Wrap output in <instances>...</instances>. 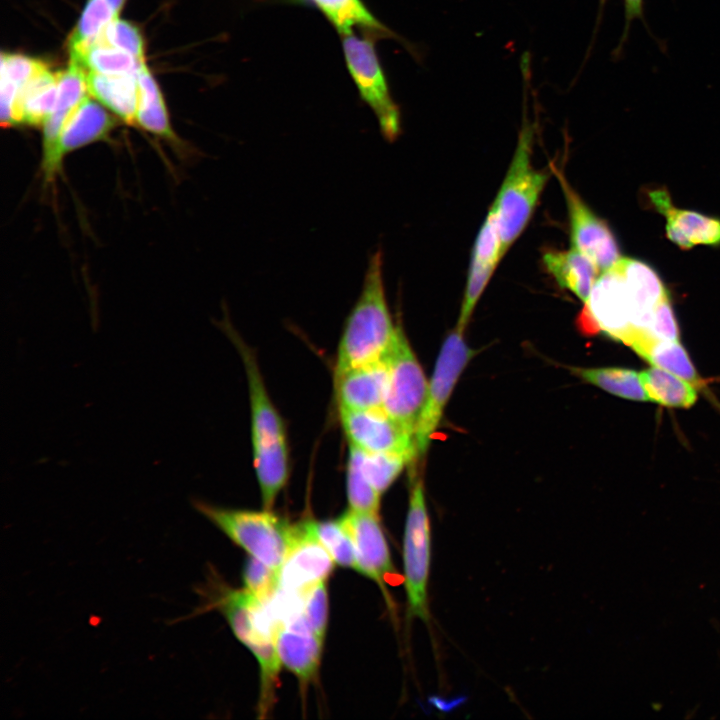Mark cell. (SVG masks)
I'll return each instance as SVG.
<instances>
[{"label":"cell","mask_w":720,"mask_h":720,"mask_svg":"<svg viewBox=\"0 0 720 720\" xmlns=\"http://www.w3.org/2000/svg\"><path fill=\"white\" fill-rule=\"evenodd\" d=\"M119 14L120 11L111 0H87L68 38L69 53L94 41L111 21L119 18Z\"/></svg>","instance_id":"f1b7e54d"},{"label":"cell","mask_w":720,"mask_h":720,"mask_svg":"<svg viewBox=\"0 0 720 720\" xmlns=\"http://www.w3.org/2000/svg\"><path fill=\"white\" fill-rule=\"evenodd\" d=\"M477 354L468 346L463 331L455 327L445 338L432 378L428 384L426 402L415 430L418 457L429 448L433 434L442 419L444 409L469 361Z\"/></svg>","instance_id":"9c48e42d"},{"label":"cell","mask_w":720,"mask_h":720,"mask_svg":"<svg viewBox=\"0 0 720 720\" xmlns=\"http://www.w3.org/2000/svg\"><path fill=\"white\" fill-rule=\"evenodd\" d=\"M535 127L524 118L510 165L491 205L501 241L503 257L528 225L550 173L532 163Z\"/></svg>","instance_id":"277c9868"},{"label":"cell","mask_w":720,"mask_h":720,"mask_svg":"<svg viewBox=\"0 0 720 720\" xmlns=\"http://www.w3.org/2000/svg\"><path fill=\"white\" fill-rule=\"evenodd\" d=\"M346 66L361 99L374 113L383 137L395 141L401 133V113L382 68L375 37L354 32L341 35Z\"/></svg>","instance_id":"8992f818"},{"label":"cell","mask_w":720,"mask_h":720,"mask_svg":"<svg viewBox=\"0 0 720 720\" xmlns=\"http://www.w3.org/2000/svg\"><path fill=\"white\" fill-rule=\"evenodd\" d=\"M543 264L556 283L577 296L583 303L601 274L596 265L574 248L567 250L546 249Z\"/></svg>","instance_id":"44dd1931"},{"label":"cell","mask_w":720,"mask_h":720,"mask_svg":"<svg viewBox=\"0 0 720 720\" xmlns=\"http://www.w3.org/2000/svg\"><path fill=\"white\" fill-rule=\"evenodd\" d=\"M385 291L383 254L369 257L361 291L349 313L337 349L334 378L386 357L397 335Z\"/></svg>","instance_id":"7a4b0ae2"},{"label":"cell","mask_w":720,"mask_h":720,"mask_svg":"<svg viewBox=\"0 0 720 720\" xmlns=\"http://www.w3.org/2000/svg\"><path fill=\"white\" fill-rule=\"evenodd\" d=\"M192 506L250 556L279 571L295 537V525L271 512L216 506L193 498Z\"/></svg>","instance_id":"5b68a950"},{"label":"cell","mask_w":720,"mask_h":720,"mask_svg":"<svg viewBox=\"0 0 720 720\" xmlns=\"http://www.w3.org/2000/svg\"><path fill=\"white\" fill-rule=\"evenodd\" d=\"M648 332L659 339L679 341V326L669 295L656 306Z\"/></svg>","instance_id":"8d00e7d4"},{"label":"cell","mask_w":720,"mask_h":720,"mask_svg":"<svg viewBox=\"0 0 720 720\" xmlns=\"http://www.w3.org/2000/svg\"><path fill=\"white\" fill-rule=\"evenodd\" d=\"M88 93L127 124H136L137 74L104 75L86 71Z\"/></svg>","instance_id":"7402d4cb"},{"label":"cell","mask_w":720,"mask_h":720,"mask_svg":"<svg viewBox=\"0 0 720 720\" xmlns=\"http://www.w3.org/2000/svg\"><path fill=\"white\" fill-rule=\"evenodd\" d=\"M623 344L653 366L669 371L696 387L702 385L691 358L679 341L659 339L646 330L633 329Z\"/></svg>","instance_id":"ffe728a7"},{"label":"cell","mask_w":720,"mask_h":720,"mask_svg":"<svg viewBox=\"0 0 720 720\" xmlns=\"http://www.w3.org/2000/svg\"><path fill=\"white\" fill-rule=\"evenodd\" d=\"M616 265L625 282L631 326L648 331L656 306L669 294L657 272L645 262L621 257Z\"/></svg>","instance_id":"d6986e66"},{"label":"cell","mask_w":720,"mask_h":720,"mask_svg":"<svg viewBox=\"0 0 720 720\" xmlns=\"http://www.w3.org/2000/svg\"><path fill=\"white\" fill-rule=\"evenodd\" d=\"M550 168L564 195L571 247L588 257L600 273L604 272L622 257L613 231L607 222L586 204L563 172L552 163Z\"/></svg>","instance_id":"30bf717a"},{"label":"cell","mask_w":720,"mask_h":720,"mask_svg":"<svg viewBox=\"0 0 720 720\" xmlns=\"http://www.w3.org/2000/svg\"><path fill=\"white\" fill-rule=\"evenodd\" d=\"M356 449L365 476L381 495L397 479L405 466L415 459L414 456L406 453H371Z\"/></svg>","instance_id":"f546056e"},{"label":"cell","mask_w":720,"mask_h":720,"mask_svg":"<svg viewBox=\"0 0 720 720\" xmlns=\"http://www.w3.org/2000/svg\"><path fill=\"white\" fill-rule=\"evenodd\" d=\"M577 323L585 334L603 333L622 343L632 332L625 282L616 264L599 275Z\"/></svg>","instance_id":"8fae6325"},{"label":"cell","mask_w":720,"mask_h":720,"mask_svg":"<svg viewBox=\"0 0 720 720\" xmlns=\"http://www.w3.org/2000/svg\"><path fill=\"white\" fill-rule=\"evenodd\" d=\"M346 492L350 510L378 514L381 494L365 476L358 450L351 445L346 467Z\"/></svg>","instance_id":"4dcf8cb0"},{"label":"cell","mask_w":720,"mask_h":720,"mask_svg":"<svg viewBox=\"0 0 720 720\" xmlns=\"http://www.w3.org/2000/svg\"><path fill=\"white\" fill-rule=\"evenodd\" d=\"M351 446L371 453L400 452L418 457L415 437L383 408L339 410Z\"/></svg>","instance_id":"7c38bea8"},{"label":"cell","mask_w":720,"mask_h":720,"mask_svg":"<svg viewBox=\"0 0 720 720\" xmlns=\"http://www.w3.org/2000/svg\"><path fill=\"white\" fill-rule=\"evenodd\" d=\"M144 60V39L137 26L129 21L117 18L111 21L95 39Z\"/></svg>","instance_id":"836d02e7"},{"label":"cell","mask_w":720,"mask_h":720,"mask_svg":"<svg viewBox=\"0 0 720 720\" xmlns=\"http://www.w3.org/2000/svg\"><path fill=\"white\" fill-rule=\"evenodd\" d=\"M431 558L430 522L423 481L415 477L410 485L409 505L403 539L404 581L409 617L428 622L427 586Z\"/></svg>","instance_id":"52a82bcc"},{"label":"cell","mask_w":720,"mask_h":720,"mask_svg":"<svg viewBox=\"0 0 720 720\" xmlns=\"http://www.w3.org/2000/svg\"><path fill=\"white\" fill-rule=\"evenodd\" d=\"M643 2L644 0H624L625 23L620 42L615 49L616 55L622 50L629 33L631 22L636 18L643 19Z\"/></svg>","instance_id":"74e56055"},{"label":"cell","mask_w":720,"mask_h":720,"mask_svg":"<svg viewBox=\"0 0 720 720\" xmlns=\"http://www.w3.org/2000/svg\"><path fill=\"white\" fill-rule=\"evenodd\" d=\"M605 2H606V0H599V14H598V15H599V18H600V16H601V13H602V10H603V7H604Z\"/></svg>","instance_id":"f35d334b"},{"label":"cell","mask_w":720,"mask_h":720,"mask_svg":"<svg viewBox=\"0 0 720 720\" xmlns=\"http://www.w3.org/2000/svg\"><path fill=\"white\" fill-rule=\"evenodd\" d=\"M301 614L311 631L324 641L328 621L326 580L314 585L303 594Z\"/></svg>","instance_id":"e575fe53"},{"label":"cell","mask_w":720,"mask_h":720,"mask_svg":"<svg viewBox=\"0 0 720 720\" xmlns=\"http://www.w3.org/2000/svg\"><path fill=\"white\" fill-rule=\"evenodd\" d=\"M137 79L139 102L136 124L174 146H181L171 126L161 90L145 62L141 64L137 72Z\"/></svg>","instance_id":"d4e9b609"},{"label":"cell","mask_w":720,"mask_h":720,"mask_svg":"<svg viewBox=\"0 0 720 720\" xmlns=\"http://www.w3.org/2000/svg\"><path fill=\"white\" fill-rule=\"evenodd\" d=\"M308 2L341 34L360 30L376 39L399 37L377 19L362 0H300Z\"/></svg>","instance_id":"603a6c76"},{"label":"cell","mask_w":720,"mask_h":720,"mask_svg":"<svg viewBox=\"0 0 720 720\" xmlns=\"http://www.w3.org/2000/svg\"><path fill=\"white\" fill-rule=\"evenodd\" d=\"M340 518L352 537L358 572L377 583L386 603L392 607V600L386 584L395 583L394 578L398 580L399 577L392 564L378 514L356 512L349 509Z\"/></svg>","instance_id":"5bb4252c"},{"label":"cell","mask_w":720,"mask_h":720,"mask_svg":"<svg viewBox=\"0 0 720 720\" xmlns=\"http://www.w3.org/2000/svg\"><path fill=\"white\" fill-rule=\"evenodd\" d=\"M57 96V73L46 65L21 89L15 107L14 126L43 125L55 109Z\"/></svg>","instance_id":"cb8c5ba5"},{"label":"cell","mask_w":720,"mask_h":720,"mask_svg":"<svg viewBox=\"0 0 720 720\" xmlns=\"http://www.w3.org/2000/svg\"><path fill=\"white\" fill-rule=\"evenodd\" d=\"M245 590L262 603L268 602L279 589V571L250 556L243 567Z\"/></svg>","instance_id":"d6a6232c"},{"label":"cell","mask_w":720,"mask_h":720,"mask_svg":"<svg viewBox=\"0 0 720 720\" xmlns=\"http://www.w3.org/2000/svg\"><path fill=\"white\" fill-rule=\"evenodd\" d=\"M654 208L666 217V235L683 250L695 245H720V219L674 206L665 188L648 193Z\"/></svg>","instance_id":"e0dca14e"},{"label":"cell","mask_w":720,"mask_h":720,"mask_svg":"<svg viewBox=\"0 0 720 720\" xmlns=\"http://www.w3.org/2000/svg\"><path fill=\"white\" fill-rule=\"evenodd\" d=\"M571 370L585 382L597 386L615 396L634 401H649L640 374L632 369L620 367H575Z\"/></svg>","instance_id":"83f0119b"},{"label":"cell","mask_w":720,"mask_h":720,"mask_svg":"<svg viewBox=\"0 0 720 720\" xmlns=\"http://www.w3.org/2000/svg\"><path fill=\"white\" fill-rule=\"evenodd\" d=\"M197 593L203 604L193 613L217 609L228 622L237 639L255 656L260 667L261 689L258 702L260 717L271 710L281 661L275 644L276 623L265 603L248 591L226 586L216 574L209 575Z\"/></svg>","instance_id":"6da1fadb"},{"label":"cell","mask_w":720,"mask_h":720,"mask_svg":"<svg viewBox=\"0 0 720 720\" xmlns=\"http://www.w3.org/2000/svg\"><path fill=\"white\" fill-rule=\"evenodd\" d=\"M46 64L29 56L1 53V82L9 84L18 96L25 84L40 72Z\"/></svg>","instance_id":"d590c367"},{"label":"cell","mask_w":720,"mask_h":720,"mask_svg":"<svg viewBox=\"0 0 720 720\" xmlns=\"http://www.w3.org/2000/svg\"><path fill=\"white\" fill-rule=\"evenodd\" d=\"M333 567L332 557L314 532L313 520L295 524L293 544L279 569V589L303 595L327 580Z\"/></svg>","instance_id":"4fadbf2b"},{"label":"cell","mask_w":720,"mask_h":720,"mask_svg":"<svg viewBox=\"0 0 720 720\" xmlns=\"http://www.w3.org/2000/svg\"><path fill=\"white\" fill-rule=\"evenodd\" d=\"M387 360L389 379L383 409L415 437L429 382L400 322Z\"/></svg>","instance_id":"ba28073f"},{"label":"cell","mask_w":720,"mask_h":720,"mask_svg":"<svg viewBox=\"0 0 720 720\" xmlns=\"http://www.w3.org/2000/svg\"><path fill=\"white\" fill-rule=\"evenodd\" d=\"M69 54L70 60L78 63L86 71L104 75L137 74L141 64L145 62L139 61L126 51L98 40Z\"/></svg>","instance_id":"4316f807"},{"label":"cell","mask_w":720,"mask_h":720,"mask_svg":"<svg viewBox=\"0 0 720 720\" xmlns=\"http://www.w3.org/2000/svg\"><path fill=\"white\" fill-rule=\"evenodd\" d=\"M227 335L237 347L246 371L250 401L253 464L261 493L275 497L289 476V453L284 422L266 390L252 351L231 327L222 321Z\"/></svg>","instance_id":"3957f363"},{"label":"cell","mask_w":720,"mask_h":720,"mask_svg":"<svg viewBox=\"0 0 720 720\" xmlns=\"http://www.w3.org/2000/svg\"><path fill=\"white\" fill-rule=\"evenodd\" d=\"M639 374L649 401L687 409L697 400L696 386L669 371L653 366Z\"/></svg>","instance_id":"484cf974"},{"label":"cell","mask_w":720,"mask_h":720,"mask_svg":"<svg viewBox=\"0 0 720 720\" xmlns=\"http://www.w3.org/2000/svg\"><path fill=\"white\" fill-rule=\"evenodd\" d=\"M389 379L385 358L348 370L334 378L338 410L383 408Z\"/></svg>","instance_id":"ac0fdd59"},{"label":"cell","mask_w":720,"mask_h":720,"mask_svg":"<svg viewBox=\"0 0 720 720\" xmlns=\"http://www.w3.org/2000/svg\"><path fill=\"white\" fill-rule=\"evenodd\" d=\"M118 122L103 105L88 95L71 111L59 132L45 185L53 183L70 153L98 141L107 140Z\"/></svg>","instance_id":"9a60e30c"},{"label":"cell","mask_w":720,"mask_h":720,"mask_svg":"<svg viewBox=\"0 0 720 720\" xmlns=\"http://www.w3.org/2000/svg\"><path fill=\"white\" fill-rule=\"evenodd\" d=\"M313 528L318 540L335 564L358 571L354 543L341 518L327 521L313 520Z\"/></svg>","instance_id":"1f68e13d"},{"label":"cell","mask_w":720,"mask_h":720,"mask_svg":"<svg viewBox=\"0 0 720 720\" xmlns=\"http://www.w3.org/2000/svg\"><path fill=\"white\" fill-rule=\"evenodd\" d=\"M322 643L301 612L276 625L275 644L281 664L297 677L302 689L317 677Z\"/></svg>","instance_id":"2e32d148"}]
</instances>
